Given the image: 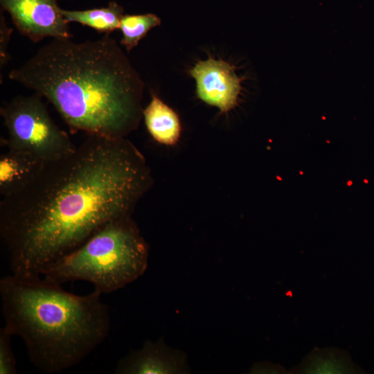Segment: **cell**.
Returning a JSON list of instances; mask_svg holds the SVG:
<instances>
[{
    "instance_id": "1",
    "label": "cell",
    "mask_w": 374,
    "mask_h": 374,
    "mask_svg": "<svg viewBox=\"0 0 374 374\" xmlns=\"http://www.w3.org/2000/svg\"><path fill=\"white\" fill-rule=\"evenodd\" d=\"M152 181L145 158L125 137L87 135L25 187L1 197L0 237L12 274L41 277L106 223L132 216Z\"/></svg>"
},
{
    "instance_id": "2",
    "label": "cell",
    "mask_w": 374,
    "mask_h": 374,
    "mask_svg": "<svg viewBox=\"0 0 374 374\" xmlns=\"http://www.w3.org/2000/svg\"><path fill=\"white\" fill-rule=\"evenodd\" d=\"M8 76L48 100L73 132L125 137L143 116V82L109 35L53 38Z\"/></svg>"
},
{
    "instance_id": "3",
    "label": "cell",
    "mask_w": 374,
    "mask_h": 374,
    "mask_svg": "<svg viewBox=\"0 0 374 374\" xmlns=\"http://www.w3.org/2000/svg\"><path fill=\"white\" fill-rule=\"evenodd\" d=\"M5 327L19 337L30 362L52 374L86 358L107 338L109 308L94 290L76 295L43 278L10 274L0 280Z\"/></svg>"
},
{
    "instance_id": "4",
    "label": "cell",
    "mask_w": 374,
    "mask_h": 374,
    "mask_svg": "<svg viewBox=\"0 0 374 374\" xmlns=\"http://www.w3.org/2000/svg\"><path fill=\"white\" fill-rule=\"evenodd\" d=\"M148 246L131 216L112 220L76 249L45 267L44 280H84L102 294L132 283L145 271Z\"/></svg>"
},
{
    "instance_id": "5",
    "label": "cell",
    "mask_w": 374,
    "mask_h": 374,
    "mask_svg": "<svg viewBox=\"0 0 374 374\" xmlns=\"http://www.w3.org/2000/svg\"><path fill=\"white\" fill-rule=\"evenodd\" d=\"M7 130L4 143L8 149L29 154L44 163L61 158L76 145L51 118L42 96H19L0 109Z\"/></svg>"
},
{
    "instance_id": "6",
    "label": "cell",
    "mask_w": 374,
    "mask_h": 374,
    "mask_svg": "<svg viewBox=\"0 0 374 374\" xmlns=\"http://www.w3.org/2000/svg\"><path fill=\"white\" fill-rule=\"evenodd\" d=\"M0 4L18 31L33 42L72 37L57 0H0Z\"/></svg>"
},
{
    "instance_id": "7",
    "label": "cell",
    "mask_w": 374,
    "mask_h": 374,
    "mask_svg": "<svg viewBox=\"0 0 374 374\" xmlns=\"http://www.w3.org/2000/svg\"><path fill=\"white\" fill-rule=\"evenodd\" d=\"M190 73L196 82L197 96L203 102L224 113L236 105L240 79L229 62L211 57L198 62Z\"/></svg>"
},
{
    "instance_id": "8",
    "label": "cell",
    "mask_w": 374,
    "mask_h": 374,
    "mask_svg": "<svg viewBox=\"0 0 374 374\" xmlns=\"http://www.w3.org/2000/svg\"><path fill=\"white\" fill-rule=\"evenodd\" d=\"M188 371L186 355L169 348L163 339L146 341L141 348L121 359L114 370L118 374H180Z\"/></svg>"
},
{
    "instance_id": "9",
    "label": "cell",
    "mask_w": 374,
    "mask_h": 374,
    "mask_svg": "<svg viewBox=\"0 0 374 374\" xmlns=\"http://www.w3.org/2000/svg\"><path fill=\"white\" fill-rule=\"evenodd\" d=\"M45 163L29 154L8 148L0 157L1 197L15 193L28 185Z\"/></svg>"
},
{
    "instance_id": "10",
    "label": "cell",
    "mask_w": 374,
    "mask_h": 374,
    "mask_svg": "<svg viewBox=\"0 0 374 374\" xmlns=\"http://www.w3.org/2000/svg\"><path fill=\"white\" fill-rule=\"evenodd\" d=\"M147 130L158 143L172 145L179 139L181 125L177 112L155 94L143 111Z\"/></svg>"
},
{
    "instance_id": "11",
    "label": "cell",
    "mask_w": 374,
    "mask_h": 374,
    "mask_svg": "<svg viewBox=\"0 0 374 374\" xmlns=\"http://www.w3.org/2000/svg\"><path fill=\"white\" fill-rule=\"evenodd\" d=\"M61 13L68 23L76 22L109 35L120 28L124 9L112 1L105 7L84 10H69L61 8Z\"/></svg>"
},
{
    "instance_id": "12",
    "label": "cell",
    "mask_w": 374,
    "mask_h": 374,
    "mask_svg": "<svg viewBox=\"0 0 374 374\" xmlns=\"http://www.w3.org/2000/svg\"><path fill=\"white\" fill-rule=\"evenodd\" d=\"M305 373H355L357 371L348 355L337 350H314L299 370Z\"/></svg>"
},
{
    "instance_id": "13",
    "label": "cell",
    "mask_w": 374,
    "mask_h": 374,
    "mask_svg": "<svg viewBox=\"0 0 374 374\" xmlns=\"http://www.w3.org/2000/svg\"><path fill=\"white\" fill-rule=\"evenodd\" d=\"M160 24L161 19L152 13L124 15L119 28L123 35L121 44L127 51H130L146 36L150 30Z\"/></svg>"
},
{
    "instance_id": "14",
    "label": "cell",
    "mask_w": 374,
    "mask_h": 374,
    "mask_svg": "<svg viewBox=\"0 0 374 374\" xmlns=\"http://www.w3.org/2000/svg\"><path fill=\"white\" fill-rule=\"evenodd\" d=\"M13 335L6 327L0 328V374L17 373L16 360L11 348Z\"/></svg>"
},
{
    "instance_id": "15",
    "label": "cell",
    "mask_w": 374,
    "mask_h": 374,
    "mask_svg": "<svg viewBox=\"0 0 374 374\" xmlns=\"http://www.w3.org/2000/svg\"><path fill=\"white\" fill-rule=\"evenodd\" d=\"M12 29L7 26L4 15L0 14V69H3L10 60L8 53V44L10 42Z\"/></svg>"
}]
</instances>
